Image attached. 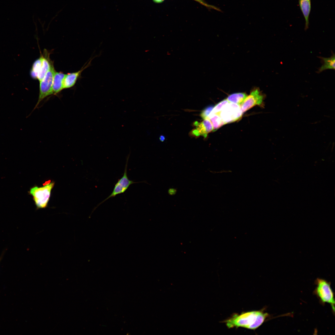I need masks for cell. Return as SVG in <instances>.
I'll return each mask as SVG.
<instances>
[{"instance_id": "obj_1", "label": "cell", "mask_w": 335, "mask_h": 335, "mask_svg": "<svg viewBox=\"0 0 335 335\" xmlns=\"http://www.w3.org/2000/svg\"><path fill=\"white\" fill-rule=\"evenodd\" d=\"M270 315L263 310L234 314L224 322L229 328L239 327L252 330L257 328L269 318Z\"/></svg>"}, {"instance_id": "obj_2", "label": "cell", "mask_w": 335, "mask_h": 335, "mask_svg": "<svg viewBox=\"0 0 335 335\" xmlns=\"http://www.w3.org/2000/svg\"><path fill=\"white\" fill-rule=\"evenodd\" d=\"M315 288L313 293L319 299L320 303L324 305L329 304L333 313L335 312V299L334 294L331 286L330 283L326 280L317 278L315 281Z\"/></svg>"}, {"instance_id": "obj_3", "label": "cell", "mask_w": 335, "mask_h": 335, "mask_svg": "<svg viewBox=\"0 0 335 335\" xmlns=\"http://www.w3.org/2000/svg\"><path fill=\"white\" fill-rule=\"evenodd\" d=\"M54 185L51 182L42 187L34 186L30 189L29 193L33 196L37 209L47 207Z\"/></svg>"}, {"instance_id": "obj_4", "label": "cell", "mask_w": 335, "mask_h": 335, "mask_svg": "<svg viewBox=\"0 0 335 335\" xmlns=\"http://www.w3.org/2000/svg\"><path fill=\"white\" fill-rule=\"evenodd\" d=\"M130 154L127 156L123 175L119 179L115 184L113 190L111 194L105 199L98 204L96 208L102 203L108 199L115 197L117 195L124 193L128 189L130 186L134 183L144 182H134L130 180L127 175V167Z\"/></svg>"}, {"instance_id": "obj_5", "label": "cell", "mask_w": 335, "mask_h": 335, "mask_svg": "<svg viewBox=\"0 0 335 335\" xmlns=\"http://www.w3.org/2000/svg\"><path fill=\"white\" fill-rule=\"evenodd\" d=\"M52 64L43 78L39 81V93L35 108L47 96L53 94L52 86L54 75L55 72Z\"/></svg>"}, {"instance_id": "obj_6", "label": "cell", "mask_w": 335, "mask_h": 335, "mask_svg": "<svg viewBox=\"0 0 335 335\" xmlns=\"http://www.w3.org/2000/svg\"><path fill=\"white\" fill-rule=\"evenodd\" d=\"M243 114L240 105L230 102L223 108L219 115L226 124L240 119Z\"/></svg>"}, {"instance_id": "obj_7", "label": "cell", "mask_w": 335, "mask_h": 335, "mask_svg": "<svg viewBox=\"0 0 335 335\" xmlns=\"http://www.w3.org/2000/svg\"><path fill=\"white\" fill-rule=\"evenodd\" d=\"M264 98L259 89H253L240 105L242 112L243 113L255 105H262Z\"/></svg>"}, {"instance_id": "obj_8", "label": "cell", "mask_w": 335, "mask_h": 335, "mask_svg": "<svg viewBox=\"0 0 335 335\" xmlns=\"http://www.w3.org/2000/svg\"><path fill=\"white\" fill-rule=\"evenodd\" d=\"M96 56H98L97 55L91 59L86 65L84 67H83L82 69L78 71L66 74L63 81L64 89L69 88L73 87L75 85L82 72L83 70L90 66L92 60Z\"/></svg>"}, {"instance_id": "obj_9", "label": "cell", "mask_w": 335, "mask_h": 335, "mask_svg": "<svg viewBox=\"0 0 335 335\" xmlns=\"http://www.w3.org/2000/svg\"><path fill=\"white\" fill-rule=\"evenodd\" d=\"M194 125L196 126V129L199 132L200 135L206 138L208 133L213 131L212 125L209 119L208 118L204 119L201 122L199 123L195 122Z\"/></svg>"}, {"instance_id": "obj_10", "label": "cell", "mask_w": 335, "mask_h": 335, "mask_svg": "<svg viewBox=\"0 0 335 335\" xmlns=\"http://www.w3.org/2000/svg\"><path fill=\"white\" fill-rule=\"evenodd\" d=\"M42 55V65L37 78L39 81L43 78L52 64V62L50 61L49 54L47 51L44 52V54Z\"/></svg>"}, {"instance_id": "obj_11", "label": "cell", "mask_w": 335, "mask_h": 335, "mask_svg": "<svg viewBox=\"0 0 335 335\" xmlns=\"http://www.w3.org/2000/svg\"><path fill=\"white\" fill-rule=\"evenodd\" d=\"M66 74L61 72L54 73L53 81L52 90L53 94L57 93L64 89L63 81Z\"/></svg>"}, {"instance_id": "obj_12", "label": "cell", "mask_w": 335, "mask_h": 335, "mask_svg": "<svg viewBox=\"0 0 335 335\" xmlns=\"http://www.w3.org/2000/svg\"><path fill=\"white\" fill-rule=\"evenodd\" d=\"M299 4L305 21V30L309 25V17L311 9V0H298Z\"/></svg>"}, {"instance_id": "obj_13", "label": "cell", "mask_w": 335, "mask_h": 335, "mask_svg": "<svg viewBox=\"0 0 335 335\" xmlns=\"http://www.w3.org/2000/svg\"><path fill=\"white\" fill-rule=\"evenodd\" d=\"M332 54L330 57L326 58L323 57H319L321 59L323 64L321 66L319 69L317 73H319L322 71L328 69L334 70L335 69V54L332 52Z\"/></svg>"}, {"instance_id": "obj_14", "label": "cell", "mask_w": 335, "mask_h": 335, "mask_svg": "<svg viewBox=\"0 0 335 335\" xmlns=\"http://www.w3.org/2000/svg\"><path fill=\"white\" fill-rule=\"evenodd\" d=\"M247 96V95L245 93H235L229 95L226 99L230 103H234L240 105Z\"/></svg>"}, {"instance_id": "obj_15", "label": "cell", "mask_w": 335, "mask_h": 335, "mask_svg": "<svg viewBox=\"0 0 335 335\" xmlns=\"http://www.w3.org/2000/svg\"><path fill=\"white\" fill-rule=\"evenodd\" d=\"M211 121L213 127V131H215L226 123L219 115L210 114L208 118Z\"/></svg>"}, {"instance_id": "obj_16", "label": "cell", "mask_w": 335, "mask_h": 335, "mask_svg": "<svg viewBox=\"0 0 335 335\" xmlns=\"http://www.w3.org/2000/svg\"><path fill=\"white\" fill-rule=\"evenodd\" d=\"M42 55L37 59L33 63L30 71V74L32 78L34 79H37L38 75L41 69Z\"/></svg>"}, {"instance_id": "obj_17", "label": "cell", "mask_w": 335, "mask_h": 335, "mask_svg": "<svg viewBox=\"0 0 335 335\" xmlns=\"http://www.w3.org/2000/svg\"><path fill=\"white\" fill-rule=\"evenodd\" d=\"M229 103L226 99L222 100L214 106L210 114H216L219 115L223 108Z\"/></svg>"}, {"instance_id": "obj_18", "label": "cell", "mask_w": 335, "mask_h": 335, "mask_svg": "<svg viewBox=\"0 0 335 335\" xmlns=\"http://www.w3.org/2000/svg\"><path fill=\"white\" fill-rule=\"evenodd\" d=\"M213 107L214 106L213 105H210L202 111L200 114L201 117L203 119L207 118Z\"/></svg>"}, {"instance_id": "obj_19", "label": "cell", "mask_w": 335, "mask_h": 335, "mask_svg": "<svg viewBox=\"0 0 335 335\" xmlns=\"http://www.w3.org/2000/svg\"><path fill=\"white\" fill-rule=\"evenodd\" d=\"M195 0V1H197V2H199V3H201V4L205 6H206L207 7H208L209 8H212V9H215L216 10H217V11H221V10L220 9H219V8H217V7H216L213 6H212V5H208L207 4L205 3V2H204L202 0Z\"/></svg>"}, {"instance_id": "obj_20", "label": "cell", "mask_w": 335, "mask_h": 335, "mask_svg": "<svg viewBox=\"0 0 335 335\" xmlns=\"http://www.w3.org/2000/svg\"><path fill=\"white\" fill-rule=\"evenodd\" d=\"M177 189L175 188H170L168 191V194L170 195H173L176 194L177 192Z\"/></svg>"}, {"instance_id": "obj_21", "label": "cell", "mask_w": 335, "mask_h": 335, "mask_svg": "<svg viewBox=\"0 0 335 335\" xmlns=\"http://www.w3.org/2000/svg\"><path fill=\"white\" fill-rule=\"evenodd\" d=\"M159 140L161 141H163L165 140L164 136L163 135L160 136L159 137Z\"/></svg>"}, {"instance_id": "obj_22", "label": "cell", "mask_w": 335, "mask_h": 335, "mask_svg": "<svg viewBox=\"0 0 335 335\" xmlns=\"http://www.w3.org/2000/svg\"><path fill=\"white\" fill-rule=\"evenodd\" d=\"M153 1L156 3H160L163 2L164 0H153Z\"/></svg>"}, {"instance_id": "obj_23", "label": "cell", "mask_w": 335, "mask_h": 335, "mask_svg": "<svg viewBox=\"0 0 335 335\" xmlns=\"http://www.w3.org/2000/svg\"><path fill=\"white\" fill-rule=\"evenodd\" d=\"M2 256H3V255H1V257H0V262L1 261V260L2 258Z\"/></svg>"}]
</instances>
